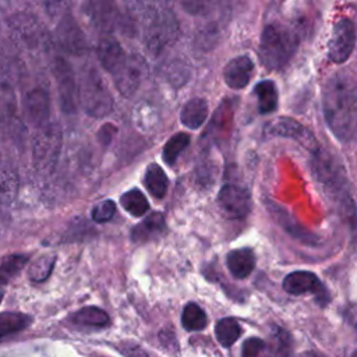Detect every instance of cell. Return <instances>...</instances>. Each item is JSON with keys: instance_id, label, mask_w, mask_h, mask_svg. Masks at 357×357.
<instances>
[{"instance_id": "obj_1", "label": "cell", "mask_w": 357, "mask_h": 357, "mask_svg": "<svg viewBox=\"0 0 357 357\" xmlns=\"http://www.w3.org/2000/svg\"><path fill=\"white\" fill-rule=\"evenodd\" d=\"M322 109L332 134L340 141L350 139L357 126V92L347 77L336 74L328 79Z\"/></svg>"}, {"instance_id": "obj_2", "label": "cell", "mask_w": 357, "mask_h": 357, "mask_svg": "<svg viewBox=\"0 0 357 357\" xmlns=\"http://www.w3.org/2000/svg\"><path fill=\"white\" fill-rule=\"evenodd\" d=\"M297 45V35L291 29L280 24H269L261 33V63L268 70H280L291 60Z\"/></svg>"}, {"instance_id": "obj_3", "label": "cell", "mask_w": 357, "mask_h": 357, "mask_svg": "<svg viewBox=\"0 0 357 357\" xmlns=\"http://www.w3.org/2000/svg\"><path fill=\"white\" fill-rule=\"evenodd\" d=\"M78 103L86 114L95 119L107 116L113 109V96L93 66H85L77 81Z\"/></svg>"}, {"instance_id": "obj_4", "label": "cell", "mask_w": 357, "mask_h": 357, "mask_svg": "<svg viewBox=\"0 0 357 357\" xmlns=\"http://www.w3.org/2000/svg\"><path fill=\"white\" fill-rule=\"evenodd\" d=\"M63 146V130L57 121H47L45 126L36 128L32 139V163L38 173H50L57 160Z\"/></svg>"}, {"instance_id": "obj_5", "label": "cell", "mask_w": 357, "mask_h": 357, "mask_svg": "<svg viewBox=\"0 0 357 357\" xmlns=\"http://www.w3.org/2000/svg\"><path fill=\"white\" fill-rule=\"evenodd\" d=\"M52 71L56 81L61 110L66 114H74L78 107V86L71 64L63 57H56Z\"/></svg>"}, {"instance_id": "obj_6", "label": "cell", "mask_w": 357, "mask_h": 357, "mask_svg": "<svg viewBox=\"0 0 357 357\" xmlns=\"http://www.w3.org/2000/svg\"><path fill=\"white\" fill-rule=\"evenodd\" d=\"M356 43V29L354 24L349 18H340L335 22L331 39L328 42V57L333 63L346 61Z\"/></svg>"}, {"instance_id": "obj_7", "label": "cell", "mask_w": 357, "mask_h": 357, "mask_svg": "<svg viewBox=\"0 0 357 357\" xmlns=\"http://www.w3.org/2000/svg\"><path fill=\"white\" fill-rule=\"evenodd\" d=\"M146 73L148 67L145 60L138 54H130L127 56L123 67L113 75V81L119 92L123 96L130 98L137 92L138 86L146 77Z\"/></svg>"}, {"instance_id": "obj_8", "label": "cell", "mask_w": 357, "mask_h": 357, "mask_svg": "<svg viewBox=\"0 0 357 357\" xmlns=\"http://www.w3.org/2000/svg\"><path fill=\"white\" fill-rule=\"evenodd\" d=\"M265 134L294 139L312 152H317L319 148L315 137L301 123L290 117H276L271 120L265 127Z\"/></svg>"}, {"instance_id": "obj_9", "label": "cell", "mask_w": 357, "mask_h": 357, "mask_svg": "<svg viewBox=\"0 0 357 357\" xmlns=\"http://www.w3.org/2000/svg\"><path fill=\"white\" fill-rule=\"evenodd\" d=\"M146 43L149 50H160L166 42H169L176 33L174 15L169 10L149 13L146 18Z\"/></svg>"}, {"instance_id": "obj_10", "label": "cell", "mask_w": 357, "mask_h": 357, "mask_svg": "<svg viewBox=\"0 0 357 357\" xmlns=\"http://www.w3.org/2000/svg\"><path fill=\"white\" fill-rule=\"evenodd\" d=\"M218 204L220 211L229 219H243L251 211V195L248 190L243 187L227 184L220 188Z\"/></svg>"}, {"instance_id": "obj_11", "label": "cell", "mask_w": 357, "mask_h": 357, "mask_svg": "<svg viewBox=\"0 0 357 357\" xmlns=\"http://www.w3.org/2000/svg\"><path fill=\"white\" fill-rule=\"evenodd\" d=\"M24 113L35 128L45 126L50 117V95L46 88L38 86L25 93Z\"/></svg>"}, {"instance_id": "obj_12", "label": "cell", "mask_w": 357, "mask_h": 357, "mask_svg": "<svg viewBox=\"0 0 357 357\" xmlns=\"http://www.w3.org/2000/svg\"><path fill=\"white\" fill-rule=\"evenodd\" d=\"M56 36L60 46L71 54H79L86 49L85 35L81 31L78 22L70 14L63 15L60 20L56 28Z\"/></svg>"}, {"instance_id": "obj_13", "label": "cell", "mask_w": 357, "mask_h": 357, "mask_svg": "<svg viewBox=\"0 0 357 357\" xmlns=\"http://www.w3.org/2000/svg\"><path fill=\"white\" fill-rule=\"evenodd\" d=\"M284 291H287L289 294H304V293H315L317 297L321 300V297H324L325 300H328V296L325 293V289L321 283V280L317 278L315 273L308 272V271H294L291 273H289L282 283Z\"/></svg>"}, {"instance_id": "obj_14", "label": "cell", "mask_w": 357, "mask_h": 357, "mask_svg": "<svg viewBox=\"0 0 357 357\" xmlns=\"http://www.w3.org/2000/svg\"><path fill=\"white\" fill-rule=\"evenodd\" d=\"M96 53L99 63L112 77L123 67L128 56L113 36L102 38L96 46Z\"/></svg>"}, {"instance_id": "obj_15", "label": "cell", "mask_w": 357, "mask_h": 357, "mask_svg": "<svg viewBox=\"0 0 357 357\" xmlns=\"http://www.w3.org/2000/svg\"><path fill=\"white\" fill-rule=\"evenodd\" d=\"M252 71V60L248 56H237L226 64L223 70V78L226 85L231 89H241L250 82Z\"/></svg>"}, {"instance_id": "obj_16", "label": "cell", "mask_w": 357, "mask_h": 357, "mask_svg": "<svg viewBox=\"0 0 357 357\" xmlns=\"http://www.w3.org/2000/svg\"><path fill=\"white\" fill-rule=\"evenodd\" d=\"M226 264L230 273L237 279L247 278L255 266V255L254 251L248 247L237 248L227 254Z\"/></svg>"}, {"instance_id": "obj_17", "label": "cell", "mask_w": 357, "mask_h": 357, "mask_svg": "<svg viewBox=\"0 0 357 357\" xmlns=\"http://www.w3.org/2000/svg\"><path fill=\"white\" fill-rule=\"evenodd\" d=\"M165 230V219L159 212L148 215L131 230V238L135 243H146L160 236Z\"/></svg>"}, {"instance_id": "obj_18", "label": "cell", "mask_w": 357, "mask_h": 357, "mask_svg": "<svg viewBox=\"0 0 357 357\" xmlns=\"http://www.w3.org/2000/svg\"><path fill=\"white\" fill-rule=\"evenodd\" d=\"M208 116V103L202 98H192L190 99L181 109L180 120L181 123L191 128H199Z\"/></svg>"}, {"instance_id": "obj_19", "label": "cell", "mask_w": 357, "mask_h": 357, "mask_svg": "<svg viewBox=\"0 0 357 357\" xmlns=\"http://www.w3.org/2000/svg\"><path fill=\"white\" fill-rule=\"evenodd\" d=\"M144 184L155 198H163L167 192L169 180L165 170L159 165L151 163L145 172Z\"/></svg>"}, {"instance_id": "obj_20", "label": "cell", "mask_w": 357, "mask_h": 357, "mask_svg": "<svg viewBox=\"0 0 357 357\" xmlns=\"http://www.w3.org/2000/svg\"><path fill=\"white\" fill-rule=\"evenodd\" d=\"M20 188V178L14 169L0 166V205H10L14 202Z\"/></svg>"}, {"instance_id": "obj_21", "label": "cell", "mask_w": 357, "mask_h": 357, "mask_svg": "<svg viewBox=\"0 0 357 357\" xmlns=\"http://www.w3.org/2000/svg\"><path fill=\"white\" fill-rule=\"evenodd\" d=\"M32 322V318L24 312L4 311L0 312V339L24 331Z\"/></svg>"}, {"instance_id": "obj_22", "label": "cell", "mask_w": 357, "mask_h": 357, "mask_svg": "<svg viewBox=\"0 0 357 357\" xmlns=\"http://www.w3.org/2000/svg\"><path fill=\"white\" fill-rule=\"evenodd\" d=\"M71 321L74 324L78 325H85V326H95V328H102L109 325L110 318L106 314V311H103L99 307H84L78 311H75L71 315Z\"/></svg>"}, {"instance_id": "obj_23", "label": "cell", "mask_w": 357, "mask_h": 357, "mask_svg": "<svg viewBox=\"0 0 357 357\" xmlns=\"http://www.w3.org/2000/svg\"><path fill=\"white\" fill-rule=\"evenodd\" d=\"M254 92H255L257 99H258L259 113L266 114V113H271L276 109V106H278V89H276V85L272 81H269V79L261 81L254 88Z\"/></svg>"}, {"instance_id": "obj_24", "label": "cell", "mask_w": 357, "mask_h": 357, "mask_svg": "<svg viewBox=\"0 0 357 357\" xmlns=\"http://www.w3.org/2000/svg\"><path fill=\"white\" fill-rule=\"evenodd\" d=\"M121 206L132 216H144L149 211V204L146 197L138 188H131L124 192L120 198Z\"/></svg>"}, {"instance_id": "obj_25", "label": "cell", "mask_w": 357, "mask_h": 357, "mask_svg": "<svg viewBox=\"0 0 357 357\" xmlns=\"http://www.w3.org/2000/svg\"><path fill=\"white\" fill-rule=\"evenodd\" d=\"M240 333L241 328L234 318H222L215 326L216 339L225 347L231 346L238 339Z\"/></svg>"}, {"instance_id": "obj_26", "label": "cell", "mask_w": 357, "mask_h": 357, "mask_svg": "<svg viewBox=\"0 0 357 357\" xmlns=\"http://www.w3.org/2000/svg\"><path fill=\"white\" fill-rule=\"evenodd\" d=\"M181 324L187 331H202L208 324L206 314L197 303H188L183 310Z\"/></svg>"}, {"instance_id": "obj_27", "label": "cell", "mask_w": 357, "mask_h": 357, "mask_svg": "<svg viewBox=\"0 0 357 357\" xmlns=\"http://www.w3.org/2000/svg\"><path fill=\"white\" fill-rule=\"evenodd\" d=\"M26 264H28V257L25 254H11L0 259V286L3 287Z\"/></svg>"}, {"instance_id": "obj_28", "label": "cell", "mask_w": 357, "mask_h": 357, "mask_svg": "<svg viewBox=\"0 0 357 357\" xmlns=\"http://www.w3.org/2000/svg\"><path fill=\"white\" fill-rule=\"evenodd\" d=\"M188 144H190L188 134H184V132L174 134L167 139V142L163 146V151H162L163 160L167 165H174L180 153L188 146Z\"/></svg>"}, {"instance_id": "obj_29", "label": "cell", "mask_w": 357, "mask_h": 357, "mask_svg": "<svg viewBox=\"0 0 357 357\" xmlns=\"http://www.w3.org/2000/svg\"><path fill=\"white\" fill-rule=\"evenodd\" d=\"M56 262L54 255H42L35 259L28 268V276L33 282H43L49 278Z\"/></svg>"}, {"instance_id": "obj_30", "label": "cell", "mask_w": 357, "mask_h": 357, "mask_svg": "<svg viewBox=\"0 0 357 357\" xmlns=\"http://www.w3.org/2000/svg\"><path fill=\"white\" fill-rule=\"evenodd\" d=\"M272 336L275 339V356L276 357H289L291 353V337L290 335L278 326L272 328Z\"/></svg>"}, {"instance_id": "obj_31", "label": "cell", "mask_w": 357, "mask_h": 357, "mask_svg": "<svg viewBox=\"0 0 357 357\" xmlns=\"http://www.w3.org/2000/svg\"><path fill=\"white\" fill-rule=\"evenodd\" d=\"M241 357H271V354L262 339L248 337L243 343Z\"/></svg>"}, {"instance_id": "obj_32", "label": "cell", "mask_w": 357, "mask_h": 357, "mask_svg": "<svg viewBox=\"0 0 357 357\" xmlns=\"http://www.w3.org/2000/svg\"><path fill=\"white\" fill-rule=\"evenodd\" d=\"M116 213V204L112 199H105L99 202L93 209H92V219L98 223H105L110 220Z\"/></svg>"}, {"instance_id": "obj_33", "label": "cell", "mask_w": 357, "mask_h": 357, "mask_svg": "<svg viewBox=\"0 0 357 357\" xmlns=\"http://www.w3.org/2000/svg\"><path fill=\"white\" fill-rule=\"evenodd\" d=\"M113 132V131H112ZM112 132H105V130H103V127L99 130V139H100V142L103 144V145H107L109 142H110V139H112V137H113V134Z\"/></svg>"}, {"instance_id": "obj_34", "label": "cell", "mask_w": 357, "mask_h": 357, "mask_svg": "<svg viewBox=\"0 0 357 357\" xmlns=\"http://www.w3.org/2000/svg\"><path fill=\"white\" fill-rule=\"evenodd\" d=\"M3 294H4V290H3V287L0 286V301H1V298H3Z\"/></svg>"}, {"instance_id": "obj_35", "label": "cell", "mask_w": 357, "mask_h": 357, "mask_svg": "<svg viewBox=\"0 0 357 357\" xmlns=\"http://www.w3.org/2000/svg\"><path fill=\"white\" fill-rule=\"evenodd\" d=\"M0 166H1V165H0Z\"/></svg>"}]
</instances>
